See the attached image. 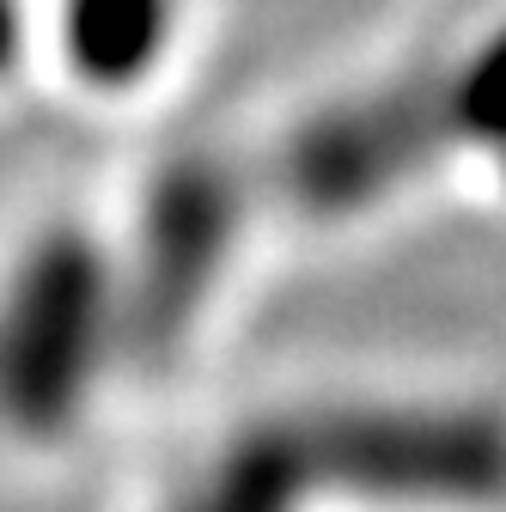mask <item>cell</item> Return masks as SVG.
Here are the masks:
<instances>
[{
	"mask_svg": "<svg viewBox=\"0 0 506 512\" xmlns=\"http://www.w3.org/2000/svg\"><path fill=\"white\" fill-rule=\"evenodd\" d=\"M86 348V263L49 250L31 263L19 293L0 311V409L19 421H49L74 391Z\"/></svg>",
	"mask_w": 506,
	"mask_h": 512,
	"instance_id": "cell-1",
	"label": "cell"
},
{
	"mask_svg": "<svg viewBox=\"0 0 506 512\" xmlns=\"http://www.w3.org/2000/svg\"><path fill=\"white\" fill-rule=\"evenodd\" d=\"M13 55V0H0V61Z\"/></svg>",
	"mask_w": 506,
	"mask_h": 512,
	"instance_id": "cell-2",
	"label": "cell"
}]
</instances>
